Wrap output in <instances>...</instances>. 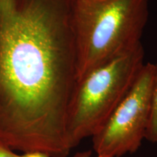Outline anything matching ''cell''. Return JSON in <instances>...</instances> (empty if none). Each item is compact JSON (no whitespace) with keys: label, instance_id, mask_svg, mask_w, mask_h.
Returning a JSON list of instances; mask_svg holds the SVG:
<instances>
[{"label":"cell","instance_id":"obj_1","mask_svg":"<svg viewBox=\"0 0 157 157\" xmlns=\"http://www.w3.org/2000/svg\"><path fill=\"white\" fill-rule=\"evenodd\" d=\"M73 0H0V143L67 157L77 82Z\"/></svg>","mask_w":157,"mask_h":157},{"label":"cell","instance_id":"obj_2","mask_svg":"<svg viewBox=\"0 0 157 157\" xmlns=\"http://www.w3.org/2000/svg\"><path fill=\"white\" fill-rule=\"evenodd\" d=\"M148 0H73L77 81L141 44Z\"/></svg>","mask_w":157,"mask_h":157},{"label":"cell","instance_id":"obj_3","mask_svg":"<svg viewBox=\"0 0 157 157\" xmlns=\"http://www.w3.org/2000/svg\"><path fill=\"white\" fill-rule=\"evenodd\" d=\"M143 60L144 50L140 44L78 80L68 118L72 148L101 129L132 87L145 64Z\"/></svg>","mask_w":157,"mask_h":157},{"label":"cell","instance_id":"obj_4","mask_svg":"<svg viewBox=\"0 0 157 157\" xmlns=\"http://www.w3.org/2000/svg\"><path fill=\"white\" fill-rule=\"evenodd\" d=\"M153 75L154 64L143 65L126 96L92 137L97 156L121 157L140 148L150 117Z\"/></svg>","mask_w":157,"mask_h":157},{"label":"cell","instance_id":"obj_5","mask_svg":"<svg viewBox=\"0 0 157 157\" xmlns=\"http://www.w3.org/2000/svg\"><path fill=\"white\" fill-rule=\"evenodd\" d=\"M145 139L157 143V63L154 64L151 106Z\"/></svg>","mask_w":157,"mask_h":157},{"label":"cell","instance_id":"obj_6","mask_svg":"<svg viewBox=\"0 0 157 157\" xmlns=\"http://www.w3.org/2000/svg\"><path fill=\"white\" fill-rule=\"evenodd\" d=\"M0 157H23V155L16 154L10 148L0 143Z\"/></svg>","mask_w":157,"mask_h":157},{"label":"cell","instance_id":"obj_7","mask_svg":"<svg viewBox=\"0 0 157 157\" xmlns=\"http://www.w3.org/2000/svg\"><path fill=\"white\" fill-rule=\"evenodd\" d=\"M23 157H50V156H48L47 154H44V153L34 151V152L25 153V154L23 155Z\"/></svg>","mask_w":157,"mask_h":157},{"label":"cell","instance_id":"obj_8","mask_svg":"<svg viewBox=\"0 0 157 157\" xmlns=\"http://www.w3.org/2000/svg\"><path fill=\"white\" fill-rule=\"evenodd\" d=\"M73 157H92V151H85L77 152L74 154V156ZM96 157H109V156H97Z\"/></svg>","mask_w":157,"mask_h":157}]
</instances>
